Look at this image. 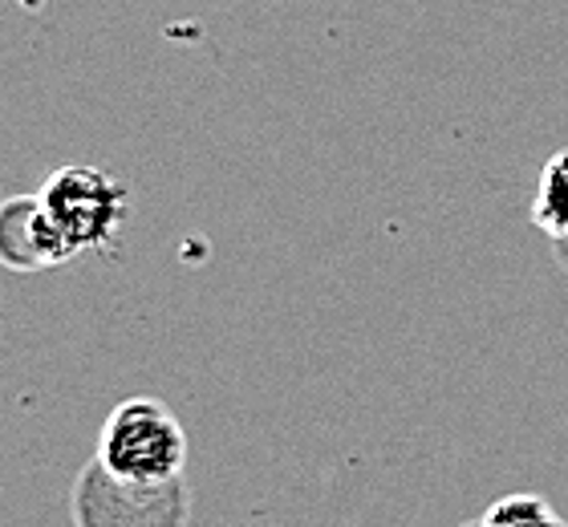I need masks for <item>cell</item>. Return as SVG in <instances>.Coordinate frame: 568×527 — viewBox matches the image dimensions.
<instances>
[{
	"mask_svg": "<svg viewBox=\"0 0 568 527\" xmlns=\"http://www.w3.org/2000/svg\"><path fill=\"white\" fill-rule=\"evenodd\" d=\"M98 463L126 483H166L187 467V430L159 398H126L98 430Z\"/></svg>",
	"mask_w": 568,
	"mask_h": 527,
	"instance_id": "cell-1",
	"label": "cell"
},
{
	"mask_svg": "<svg viewBox=\"0 0 568 527\" xmlns=\"http://www.w3.org/2000/svg\"><path fill=\"white\" fill-rule=\"evenodd\" d=\"M41 211L49 223L61 232V240L82 256L98 247L114 244V235L126 223V188L119 175H110L106 166L94 163H65L41 183L37 191Z\"/></svg>",
	"mask_w": 568,
	"mask_h": 527,
	"instance_id": "cell-2",
	"label": "cell"
},
{
	"mask_svg": "<svg viewBox=\"0 0 568 527\" xmlns=\"http://www.w3.org/2000/svg\"><path fill=\"white\" fill-rule=\"evenodd\" d=\"M70 507L78 527H187L191 495L183 475L166 483H126L94 458L73 483Z\"/></svg>",
	"mask_w": 568,
	"mask_h": 527,
	"instance_id": "cell-3",
	"label": "cell"
},
{
	"mask_svg": "<svg viewBox=\"0 0 568 527\" xmlns=\"http://www.w3.org/2000/svg\"><path fill=\"white\" fill-rule=\"evenodd\" d=\"M78 260L61 232L49 223L37 195H17L0 203V264L12 272H41L61 268Z\"/></svg>",
	"mask_w": 568,
	"mask_h": 527,
	"instance_id": "cell-4",
	"label": "cell"
},
{
	"mask_svg": "<svg viewBox=\"0 0 568 527\" xmlns=\"http://www.w3.org/2000/svg\"><path fill=\"white\" fill-rule=\"evenodd\" d=\"M532 223L552 244L568 240V146L548 154V163L540 166L532 195Z\"/></svg>",
	"mask_w": 568,
	"mask_h": 527,
	"instance_id": "cell-5",
	"label": "cell"
},
{
	"mask_svg": "<svg viewBox=\"0 0 568 527\" xmlns=\"http://www.w3.org/2000/svg\"><path fill=\"white\" fill-rule=\"evenodd\" d=\"M484 527H568L565 519L552 511L545 495H528V491H516V495H504L496 504L487 507Z\"/></svg>",
	"mask_w": 568,
	"mask_h": 527,
	"instance_id": "cell-6",
	"label": "cell"
},
{
	"mask_svg": "<svg viewBox=\"0 0 568 527\" xmlns=\"http://www.w3.org/2000/svg\"><path fill=\"white\" fill-rule=\"evenodd\" d=\"M557 247V260H560V268L568 272V240H560V244H552Z\"/></svg>",
	"mask_w": 568,
	"mask_h": 527,
	"instance_id": "cell-7",
	"label": "cell"
}]
</instances>
